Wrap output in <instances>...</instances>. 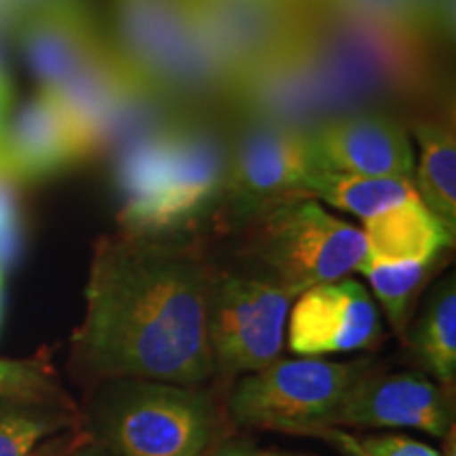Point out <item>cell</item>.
I'll return each mask as SVG.
<instances>
[{
    "mask_svg": "<svg viewBox=\"0 0 456 456\" xmlns=\"http://www.w3.org/2000/svg\"><path fill=\"white\" fill-rule=\"evenodd\" d=\"M89 159L81 135L47 91H38L0 135V174L13 182H34Z\"/></svg>",
    "mask_w": 456,
    "mask_h": 456,
    "instance_id": "cell-14",
    "label": "cell"
},
{
    "mask_svg": "<svg viewBox=\"0 0 456 456\" xmlns=\"http://www.w3.org/2000/svg\"><path fill=\"white\" fill-rule=\"evenodd\" d=\"M218 271L192 245L121 235L95 245L87 311L72 338L85 380L151 379L195 385L214 372L209 302Z\"/></svg>",
    "mask_w": 456,
    "mask_h": 456,
    "instance_id": "cell-1",
    "label": "cell"
},
{
    "mask_svg": "<svg viewBox=\"0 0 456 456\" xmlns=\"http://www.w3.org/2000/svg\"><path fill=\"white\" fill-rule=\"evenodd\" d=\"M305 41L332 98L336 118L436 94L429 41L368 15L309 0Z\"/></svg>",
    "mask_w": 456,
    "mask_h": 456,
    "instance_id": "cell-2",
    "label": "cell"
},
{
    "mask_svg": "<svg viewBox=\"0 0 456 456\" xmlns=\"http://www.w3.org/2000/svg\"><path fill=\"white\" fill-rule=\"evenodd\" d=\"M237 78L289 45L305 28L309 0H192ZM232 83V85H235Z\"/></svg>",
    "mask_w": 456,
    "mask_h": 456,
    "instance_id": "cell-12",
    "label": "cell"
},
{
    "mask_svg": "<svg viewBox=\"0 0 456 456\" xmlns=\"http://www.w3.org/2000/svg\"><path fill=\"white\" fill-rule=\"evenodd\" d=\"M114 49L163 100L231 95L232 77L192 0H112Z\"/></svg>",
    "mask_w": 456,
    "mask_h": 456,
    "instance_id": "cell-4",
    "label": "cell"
},
{
    "mask_svg": "<svg viewBox=\"0 0 456 456\" xmlns=\"http://www.w3.org/2000/svg\"><path fill=\"white\" fill-rule=\"evenodd\" d=\"M414 349L425 368L452 387L456 376V292L454 281L444 283L427 306L414 336Z\"/></svg>",
    "mask_w": 456,
    "mask_h": 456,
    "instance_id": "cell-21",
    "label": "cell"
},
{
    "mask_svg": "<svg viewBox=\"0 0 456 456\" xmlns=\"http://www.w3.org/2000/svg\"><path fill=\"white\" fill-rule=\"evenodd\" d=\"M305 436H319L332 442L336 448L346 456H440L427 444L408 440L402 436H383V437H355L349 433L332 429V427H315Z\"/></svg>",
    "mask_w": 456,
    "mask_h": 456,
    "instance_id": "cell-24",
    "label": "cell"
},
{
    "mask_svg": "<svg viewBox=\"0 0 456 456\" xmlns=\"http://www.w3.org/2000/svg\"><path fill=\"white\" fill-rule=\"evenodd\" d=\"M420 146L419 197L454 231L456 222V144L454 131L436 123H419L414 127Z\"/></svg>",
    "mask_w": 456,
    "mask_h": 456,
    "instance_id": "cell-19",
    "label": "cell"
},
{
    "mask_svg": "<svg viewBox=\"0 0 456 456\" xmlns=\"http://www.w3.org/2000/svg\"><path fill=\"white\" fill-rule=\"evenodd\" d=\"M332 425L412 427L436 437L452 427L446 397L425 376L368 370L345 393L328 427Z\"/></svg>",
    "mask_w": 456,
    "mask_h": 456,
    "instance_id": "cell-13",
    "label": "cell"
},
{
    "mask_svg": "<svg viewBox=\"0 0 456 456\" xmlns=\"http://www.w3.org/2000/svg\"><path fill=\"white\" fill-rule=\"evenodd\" d=\"M216 456H254V454H249L248 450H243V448H224Z\"/></svg>",
    "mask_w": 456,
    "mask_h": 456,
    "instance_id": "cell-31",
    "label": "cell"
},
{
    "mask_svg": "<svg viewBox=\"0 0 456 456\" xmlns=\"http://www.w3.org/2000/svg\"><path fill=\"white\" fill-rule=\"evenodd\" d=\"M452 228L427 208L419 192L368 218L363 232L368 258L380 262L433 258L452 245Z\"/></svg>",
    "mask_w": 456,
    "mask_h": 456,
    "instance_id": "cell-17",
    "label": "cell"
},
{
    "mask_svg": "<svg viewBox=\"0 0 456 456\" xmlns=\"http://www.w3.org/2000/svg\"><path fill=\"white\" fill-rule=\"evenodd\" d=\"M77 425L66 414H0V456H26L43 437Z\"/></svg>",
    "mask_w": 456,
    "mask_h": 456,
    "instance_id": "cell-23",
    "label": "cell"
},
{
    "mask_svg": "<svg viewBox=\"0 0 456 456\" xmlns=\"http://www.w3.org/2000/svg\"><path fill=\"white\" fill-rule=\"evenodd\" d=\"M414 192L412 180L403 175H359L319 167L311 180V195L363 220L395 208Z\"/></svg>",
    "mask_w": 456,
    "mask_h": 456,
    "instance_id": "cell-18",
    "label": "cell"
},
{
    "mask_svg": "<svg viewBox=\"0 0 456 456\" xmlns=\"http://www.w3.org/2000/svg\"><path fill=\"white\" fill-rule=\"evenodd\" d=\"M260 456H294V454H285V452H262Z\"/></svg>",
    "mask_w": 456,
    "mask_h": 456,
    "instance_id": "cell-33",
    "label": "cell"
},
{
    "mask_svg": "<svg viewBox=\"0 0 456 456\" xmlns=\"http://www.w3.org/2000/svg\"><path fill=\"white\" fill-rule=\"evenodd\" d=\"M228 98L237 102L249 123L309 135L336 118L330 89L302 32L281 51L241 74Z\"/></svg>",
    "mask_w": 456,
    "mask_h": 456,
    "instance_id": "cell-8",
    "label": "cell"
},
{
    "mask_svg": "<svg viewBox=\"0 0 456 456\" xmlns=\"http://www.w3.org/2000/svg\"><path fill=\"white\" fill-rule=\"evenodd\" d=\"M15 184L7 175L0 174V269L9 266L21 249V209Z\"/></svg>",
    "mask_w": 456,
    "mask_h": 456,
    "instance_id": "cell-25",
    "label": "cell"
},
{
    "mask_svg": "<svg viewBox=\"0 0 456 456\" xmlns=\"http://www.w3.org/2000/svg\"><path fill=\"white\" fill-rule=\"evenodd\" d=\"M0 397L20 402H66L64 393L55 385L53 372L43 359H0Z\"/></svg>",
    "mask_w": 456,
    "mask_h": 456,
    "instance_id": "cell-22",
    "label": "cell"
},
{
    "mask_svg": "<svg viewBox=\"0 0 456 456\" xmlns=\"http://www.w3.org/2000/svg\"><path fill=\"white\" fill-rule=\"evenodd\" d=\"M17 28L28 66L45 91L68 81L106 43L85 0H47Z\"/></svg>",
    "mask_w": 456,
    "mask_h": 456,
    "instance_id": "cell-15",
    "label": "cell"
},
{
    "mask_svg": "<svg viewBox=\"0 0 456 456\" xmlns=\"http://www.w3.org/2000/svg\"><path fill=\"white\" fill-rule=\"evenodd\" d=\"M416 30L427 41L442 34L452 37L454 30V0H408Z\"/></svg>",
    "mask_w": 456,
    "mask_h": 456,
    "instance_id": "cell-27",
    "label": "cell"
},
{
    "mask_svg": "<svg viewBox=\"0 0 456 456\" xmlns=\"http://www.w3.org/2000/svg\"><path fill=\"white\" fill-rule=\"evenodd\" d=\"M212 403L165 385L131 391L112 416V442L123 456H201L216 431Z\"/></svg>",
    "mask_w": 456,
    "mask_h": 456,
    "instance_id": "cell-9",
    "label": "cell"
},
{
    "mask_svg": "<svg viewBox=\"0 0 456 456\" xmlns=\"http://www.w3.org/2000/svg\"><path fill=\"white\" fill-rule=\"evenodd\" d=\"M0 322H3V269H0Z\"/></svg>",
    "mask_w": 456,
    "mask_h": 456,
    "instance_id": "cell-32",
    "label": "cell"
},
{
    "mask_svg": "<svg viewBox=\"0 0 456 456\" xmlns=\"http://www.w3.org/2000/svg\"><path fill=\"white\" fill-rule=\"evenodd\" d=\"M380 334L372 296L351 279L313 285L289 313V349L298 355L372 349Z\"/></svg>",
    "mask_w": 456,
    "mask_h": 456,
    "instance_id": "cell-11",
    "label": "cell"
},
{
    "mask_svg": "<svg viewBox=\"0 0 456 456\" xmlns=\"http://www.w3.org/2000/svg\"><path fill=\"white\" fill-rule=\"evenodd\" d=\"M13 94H11V81H0V135H3L4 125L9 121V108Z\"/></svg>",
    "mask_w": 456,
    "mask_h": 456,
    "instance_id": "cell-29",
    "label": "cell"
},
{
    "mask_svg": "<svg viewBox=\"0 0 456 456\" xmlns=\"http://www.w3.org/2000/svg\"><path fill=\"white\" fill-rule=\"evenodd\" d=\"M292 289L273 277L216 275L209 302V345L222 376L258 372L281 351Z\"/></svg>",
    "mask_w": 456,
    "mask_h": 456,
    "instance_id": "cell-7",
    "label": "cell"
},
{
    "mask_svg": "<svg viewBox=\"0 0 456 456\" xmlns=\"http://www.w3.org/2000/svg\"><path fill=\"white\" fill-rule=\"evenodd\" d=\"M252 216L249 252L294 294L338 281L368 256L363 232L330 216L309 197L281 199Z\"/></svg>",
    "mask_w": 456,
    "mask_h": 456,
    "instance_id": "cell-5",
    "label": "cell"
},
{
    "mask_svg": "<svg viewBox=\"0 0 456 456\" xmlns=\"http://www.w3.org/2000/svg\"><path fill=\"white\" fill-rule=\"evenodd\" d=\"M91 442L87 431H81L77 425L66 427V429L53 433L49 440L38 444V448H32L26 456H72L83 446Z\"/></svg>",
    "mask_w": 456,
    "mask_h": 456,
    "instance_id": "cell-28",
    "label": "cell"
},
{
    "mask_svg": "<svg viewBox=\"0 0 456 456\" xmlns=\"http://www.w3.org/2000/svg\"><path fill=\"white\" fill-rule=\"evenodd\" d=\"M368 370V362L275 359L245 376L231 397L237 423L302 433L328 427L345 393Z\"/></svg>",
    "mask_w": 456,
    "mask_h": 456,
    "instance_id": "cell-6",
    "label": "cell"
},
{
    "mask_svg": "<svg viewBox=\"0 0 456 456\" xmlns=\"http://www.w3.org/2000/svg\"><path fill=\"white\" fill-rule=\"evenodd\" d=\"M317 169L309 134L249 123L228 155L222 192L248 216L281 199L311 197Z\"/></svg>",
    "mask_w": 456,
    "mask_h": 456,
    "instance_id": "cell-10",
    "label": "cell"
},
{
    "mask_svg": "<svg viewBox=\"0 0 456 456\" xmlns=\"http://www.w3.org/2000/svg\"><path fill=\"white\" fill-rule=\"evenodd\" d=\"M226 167L228 155L208 123L167 118L118 159L123 231L163 235L195 222L224 191Z\"/></svg>",
    "mask_w": 456,
    "mask_h": 456,
    "instance_id": "cell-3",
    "label": "cell"
},
{
    "mask_svg": "<svg viewBox=\"0 0 456 456\" xmlns=\"http://www.w3.org/2000/svg\"><path fill=\"white\" fill-rule=\"evenodd\" d=\"M322 169L359 175H403L414 167L406 129L385 114L357 112L338 117L311 134Z\"/></svg>",
    "mask_w": 456,
    "mask_h": 456,
    "instance_id": "cell-16",
    "label": "cell"
},
{
    "mask_svg": "<svg viewBox=\"0 0 456 456\" xmlns=\"http://www.w3.org/2000/svg\"><path fill=\"white\" fill-rule=\"evenodd\" d=\"M436 258L437 256L425 260L380 262L366 256L362 265L357 266V271L370 279L387 317H389L395 332L402 336L406 332L416 296L425 288L433 269H436Z\"/></svg>",
    "mask_w": 456,
    "mask_h": 456,
    "instance_id": "cell-20",
    "label": "cell"
},
{
    "mask_svg": "<svg viewBox=\"0 0 456 456\" xmlns=\"http://www.w3.org/2000/svg\"><path fill=\"white\" fill-rule=\"evenodd\" d=\"M7 21L0 20V81H9L7 72V32H9Z\"/></svg>",
    "mask_w": 456,
    "mask_h": 456,
    "instance_id": "cell-30",
    "label": "cell"
},
{
    "mask_svg": "<svg viewBox=\"0 0 456 456\" xmlns=\"http://www.w3.org/2000/svg\"><path fill=\"white\" fill-rule=\"evenodd\" d=\"M319 3L342 11H351V13L357 15L374 17V20L387 21V24L403 28V30H410L420 37V32L416 30L408 0H319Z\"/></svg>",
    "mask_w": 456,
    "mask_h": 456,
    "instance_id": "cell-26",
    "label": "cell"
}]
</instances>
